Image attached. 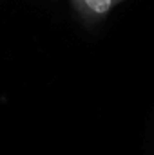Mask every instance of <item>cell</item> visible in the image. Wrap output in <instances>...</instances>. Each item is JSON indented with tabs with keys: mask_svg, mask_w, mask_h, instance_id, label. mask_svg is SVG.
<instances>
[{
	"mask_svg": "<svg viewBox=\"0 0 154 155\" xmlns=\"http://www.w3.org/2000/svg\"><path fill=\"white\" fill-rule=\"evenodd\" d=\"M78 18L87 25H96L125 0H69Z\"/></svg>",
	"mask_w": 154,
	"mask_h": 155,
	"instance_id": "obj_1",
	"label": "cell"
}]
</instances>
